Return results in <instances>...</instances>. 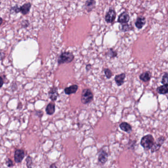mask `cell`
Wrapping results in <instances>:
<instances>
[{
	"mask_svg": "<svg viewBox=\"0 0 168 168\" xmlns=\"http://www.w3.org/2000/svg\"><path fill=\"white\" fill-rule=\"evenodd\" d=\"M141 145L145 149H152L154 145V139L152 135H147L141 139Z\"/></svg>",
	"mask_w": 168,
	"mask_h": 168,
	"instance_id": "obj_1",
	"label": "cell"
},
{
	"mask_svg": "<svg viewBox=\"0 0 168 168\" xmlns=\"http://www.w3.org/2000/svg\"><path fill=\"white\" fill-rule=\"evenodd\" d=\"M74 58V55L71 52H64L59 55L58 58V65L65 63H70L73 61Z\"/></svg>",
	"mask_w": 168,
	"mask_h": 168,
	"instance_id": "obj_2",
	"label": "cell"
},
{
	"mask_svg": "<svg viewBox=\"0 0 168 168\" xmlns=\"http://www.w3.org/2000/svg\"><path fill=\"white\" fill-rule=\"evenodd\" d=\"M93 94L89 89H84L82 90L81 97V101L84 105L91 103L93 100Z\"/></svg>",
	"mask_w": 168,
	"mask_h": 168,
	"instance_id": "obj_3",
	"label": "cell"
},
{
	"mask_svg": "<svg viewBox=\"0 0 168 168\" xmlns=\"http://www.w3.org/2000/svg\"><path fill=\"white\" fill-rule=\"evenodd\" d=\"M25 157V152L23 150L17 149L15 150L14 155V159L15 163H20L23 160Z\"/></svg>",
	"mask_w": 168,
	"mask_h": 168,
	"instance_id": "obj_4",
	"label": "cell"
},
{
	"mask_svg": "<svg viewBox=\"0 0 168 168\" xmlns=\"http://www.w3.org/2000/svg\"><path fill=\"white\" fill-rule=\"evenodd\" d=\"M116 12L113 9H110L105 16V20L108 23H112L116 18Z\"/></svg>",
	"mask_w": 168,
	"mask_h": 168,
	"instance_id": "obj_5",
	"label": "cell"
},
{
	"mask_svg": "<svg viewBox=\"0 0 168 168\" xmlns=\"http://www.w3.org/2000/svg\"><path fill=\"white\" fill-rule=\"evenodd\" d=\"M165 141V138L164 136H160V138L157 140L156 142L155 143L154 145L152 148V152L153 153L154 152H156L157 150L160 149L163 143H164Z\"/></svg>",
	"mask_w": 168,
	"mask_h": 168,
	"instance_id": "obj_6",
	"label": "cell"
},
{
	"mask_svg": "<svg viewBox=\"0 0 168 168\" xmlns=\"http://www.w3.org/2000/svg\"><path fill=\"white\" fill-rule=\"evenodd\" d=\"M130 16L128 12H124L120 14L118 17V22L121 24H126L130 20Z\"/></svg>",
	"mask_w": 168,
	"mask_h": 168,
	"instance_id": "obj_7",
	"label": "cell"
},
{
	"mask_svg": "<svg viewBox=\"0 0 168 168\" xmlns=\"http://www.w3.org/2000/svg\"><path fill=\"white\" fill-rule=\"evenodd\" d=\"M49 97L52 101H55L57 100L59 96L58 93V88L56 87H53L50 89L48 92Z\"/></svg>",
	"mask_w": 168,
	"mask_h": 168,
	"instance_id": "obj_8",
	"label": "cell"
},
{
	"mask_svg": "<svg viewBox=\"0 0 168 168\" xmlns=\"http://www.w3.org/2000/svg\"><path fill=\"white\" fill-rule=\"evenodd\" d=\"M126 78L125 73H123L120 75H117L115 77V82L118 86L123 85L124 83V80Z\"/></svg>",
	"mask_w": 168,
	"mask_h": 168,
	"instance_id": "obj_9",
	"label": "cell"
},
{
	"mask_svg": "<svg viewBox=\"0 0 168 168\" xmlns=\"http://www.w3.org/2000/svg\"><path fill=\"white\" fill-rule=\"evenodd\" d=\"M108 154L104 150H102L99 154L98 161L99 162L104 164L108 159Z\"/></svg>",
	"mask_w": 168,
	"mask_h": 168,
	"instance_id": "obj_10",
	"label": "cell"
},
{
	"mask_svg": "<svg viewBox=\"0 0 168 168\" xmlns=\"http://www.w3.org/2000/svg\"><path fill=\"white\" fill-rule=\"evenodd\" d=\"M145 23H146L145 18L144 16H141L136 19V21L135 22V26L137 28L141 29L143 27Z\"/></svg>",
	"mask_w": 168,
	"mask_h": 168,
	"instance_id": "obj_11",
	"label": "cell"
},
{
	"mask_svg": "<svg viewBox=\"0 0 168 168\" xmlns=\"http://www.w3.org/2000/svg\"><path fill=\"white\" fill-rule=\"evenodd\" d=\"M78 86L76 84L72 85L69 87L65 88L64 91L66 94L67 95H71L72 94H75L76 93L77 90L78 89Z\"/></svg>",
	"mask_w": 168,
	"mask_h": 168,
	"instance_id": "obj_12",
	"label": "cell"
},
{
	"mask_svg": "<svg viewBox=\"0 0 168 168\" xmlns=\"http://www.w3.org/2000/svg\"><path fill=\"white\" fill-rule=\"evenodd\" d=\"M31 7V4L30 3H25L20 7V12L24 15H26L27 14H28L29 12L30 11Z\"/></svg>",
	"mask_w": 168,
	"mask_h": 168,
	"instance_id": "obj_13",
	"label": "cell"
},
{
	"mask_svg": "<svg viewBox=\"0 0 168 168\" xmlns=\"http://www.w3.org/2000/svg\"><path fill=\"white\" fill-rule=\"evenodd\" d=\"M45 111L47 115H53L55 111V105L53 103L48 104L45 108Z\"/></svg>",
	"mask_w": 168,
	"mask_h": 168,
	"instance_id": "obj_14",
	"label": "cell"
},
{
	"mask_svg": "<svg viewBox=\"0 0 168 168\" xmlns=\"http://www.w3.org/2000/svg\"><path fill=\"white\" fill-rule=\"evenodd\" d=\"M151 77H152L151 73L148 71L143 73L140 75V80L144 82H147L149 81L151 79Z\"/></svg>",
	"mask_w": 168,
	"mask_h": 168,
	"instance_id": "obj_15",
	"label": "cell"
},
{
	"mask_svg": "<svg viewBox=\"0 0 168 168\" xmlns=\"http://www.w3.org/2000/svg\"><path fill=\"white\" fill-rule=\"evenodd\" d=\"M96 1H87L85 4V7L86 10L88 12L91 11L95 7Z\"/></svg>",
	"mask_w": 168,
	"mask_h": 168,
	"instance_id": "obj_16",
	"label": "cell"
},
{
	"mask_svg": "<svg viewBox=\"0 0 168 168\" xmlns=\"http://www.w3.org/2000/svg\"><path fill=\"white\" fill-rule=\"evenodd\" d=\"M119 127L122 130L127 133H130L132 131L131 126L127 122H122L120 124Z\"/></svg>",
	"mask_w": 168,
	"mask_h": 168,
	"instance_id": "obj_17",
	"label": "cell"
},
{
	"mask_svg": "<svg viewBox=\"0 0 168 168\" xmlns=\"http://www.w3.org/2000/svg\"><path fill=\"white\" fill-rule=\"evenodd\" d=\"M157 91L160 94H166L168 93V84H165L157 88Z\"/></svg>",
	"mask_w": 168,
	"mask_h": 168,
	"instance_id": "obj_18",
	"label": "cell"
},
{
	"mask_svg": "<svg viewBox=\"0 0 168 168\" xmlns=\"http://www.w3.org/2000/svg\"><path fill=\"white\" fill-rule=\"evenodd\" d=\"M133 26H132L131 24H121L119 25V30L122 32H127L128 31L132 30L133 29Z\"/></svg>",
	"mask_w": 168,
	"mask_h": 168,
	"instance_id": "obj_19",
	"label": "cell"
},
{
	"mask_svg": "<svg viewBox=\"0 0 168 168\" xmlns=\"http://www.w3.org/2000/svg\"><path fill=\"white\" fill-rule=\"evenodd\" d=\"M107 54L108 57H110V58H114L115 57L117 56V52L113 50V49L110 48V50H108Z\"/></svg>",
	"mask_w": 168,
	"mask_h": 168,
	"instance_id": "obj_20",
	"label": "cell"
},
{
	"mask_svg": "<svg viewBox=\"0 0 168 168\" xmlns=\"http://www.w3.org/2000/svg\"><path fill=\"white\" fill-rule=\"evenodd\" d=\"M26 166H27V168H32L33 160H32L31 157L30 156H28L26 159Z\"/></svg>",
	"mask_w": 168,
	"mask_h": 168,
	"instance_id": "obj_21",
	"label": "cell"
},
{
	"mask_svg": "<svg viewBox=\"0 0 168 168\" xmlns=\"http://www.w3.org/2000/svg\"><path fill=\"white\" fill-rule=\"evenodd\" d=\"M161 83L163 85L168 84V72L166 73L163 75Z\"/></svg>",
	"mask_w": 168,
	"mask_h": 168,
	"instance_id": "obj_22",
	"label": "cell"
},
{
	"mask_svg": "<svg viewBox=\"0 0 168 168\" xmlns=\"http://www.w3.org/2000/svg\"><path fill=\"white\" fill-rule=\"evenodd\" d=\"M104 72L107 78L110 79L112 77V71L109 69H105Z\"/></svg>",
	"mask_w": 168,
	"mask_h": 168,
	"instance_id": "obj_23",
	"label": "cell"
},
{
	"mask_svg": "<svg viewBox=\"0 0 168 168\" xmlns=\"http://www.w3.org/2000/svg\"><path fill=\"white\" fill-rule=\"evenodd\" d=\"M11 12H14L15 13H19L20 12V7H19L18 5H15L14 7H12L10 8Z\"/></svg>",
	"mask_w": 168,
	"mask_h": 168,
	"instance_id": "obj_24",
	"label": "cell"
},
{
	"mask_svg": "<svg viewBox=\"0 0 168 168\" xmlns=\"http://www.w3.org/2000/svg\"><path fill=\"white\" fill-rule=\"evenodd\" d=\"M5 164H6L7 166L9 167V168L14 166V163H13V162H12V161L10 159H8L7 160V161L5 162Z\"/></svg>",
	"mask_w": 168,
	"mask_h": 168,
	"instance_id": "obj_25",
	"label": "cell"
},
{
	"mask_svg": "<svg viewBox=\"0 0 168 168\" xmlns=\"http://www.w3.org/2000/svg\"><path fill=\"white\" fill-rule=\"evenodd\" d=\"M21 25L22 26L24 27V28H26L29 25V22L28 20H24V21L22 22Z\"/></svg>",
	"mask_w": 168,
	"mask_h": 168,
	"instance_id": "obj_26",
	"label": "cell"
},
{
	"mask_svg": "<svg viewBox=\"0 0 168 168\" xmlns=\"http://www.w3.org/2000/svg\"><path fill=\"white\" fill-rule=\"evenodd\" d=\"M36 115L39 117H42L43 115V112L42 111H36Z\"/></svg>",
	"mask_w": 168,
	"mask_h": 168,
	"instance_id": "obj_27",
	"label": "cell"
},
{
	"mask_svg": "<svg viewBox=\"0 0 168 168\" xmlns=\"http://www.w3.org/2000/svg\"><path fill=\"white\" fill-rule=\"evenodd\" d=\"M49 168H58L56 166V165L55 164V163H53L51 165H50L49 167Z\"/></svg>",
	"mask_w": 168,
	"mask_h": 168,
	"instance_id": "obj_28",
	"label": "cell"
},
{
	"mask_svg": "<svg viewBox=\"0 0 168 168\" xmlns=\"http://www.w3.org/2000/svg\"><path fill=\"white\" fill-rule=\"evenodd\" d=\"M91 67V65H90V64H88V65H87L86 67V69L87 71H88L89 70H90Z\"/></svg>",
	"mask_w": 168,
	"mask_h": 168,
	"instance_id": "obj_29",
	"label": "cell"
}]
</instances>
